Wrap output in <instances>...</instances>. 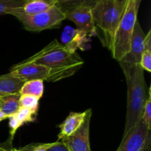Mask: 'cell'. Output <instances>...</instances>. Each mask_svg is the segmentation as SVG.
<instances>
[{
  "label": "cell",
  "mask_w": 151,
  "mask_h": 151,
  "mask_svg": "<svg viewBox=\"0 0 151 151\" xmlns=\"http://www.w3.org/2000/svg\"><path fill=\"white\" fill-rule=\"evenodd\" d=\"M92 111L88 109V113L83 123L79 129L66 138L60 139L69 151H91L89 142V130Z\"/></svg>",
  "instance_id": "ba28073f"
},
{
  "label": "cell",
  "mask_w": 151,
  "mask_h": 151,
  "mask_svg": "<svg viewBox=\"0 0 151 151\" xmlns=\"http://www.w3.org/2000/svg\"><path fill=\"white\" fill-rule=\"evenodd\" d=\"M144 48H145V50L151 51V30L150 29L145 35V41H144Z\"/></svg>",
  "instance_id": "484cf974"
},
{
  "label": "cell",
  "mask_w": 151,
  "mask_h": 151,
  "mask_svg": "<svg viewBox=\"0 0 151 151\" xmlns=\"http://www.w3.org/2000/svg\"><path fill=\"white\" fill-rule=\"evenodd\" d=\"M39 99L32 95H21L19 99V107L29 109L32 111L38 112Z\"/></svg>",
  "instance_id": "ffe728a7"
},
{
  "label": "cell",
  "mask_w": 151,
  "mask_h": 151,
  "mask_svg": "<svg viewBox=\"0 0 151 151\" xmlns=\"http://www.w3.org/2000/svg\"><path fill=\"white\" fill-rule=\"evenodd\" d=\"M10 151H17V150H16V149L12 148V149H11V150H10Z\"/></svg>",
  "instance_id": "f546056e"
},
{
  "label": "cell",
  "mask_w": 151,
  "mask_h": 151,
  "mask_svg": "<svg viewBox=\"0 0 151 151\" xmlns=\"http://www.w3.org/2000/svg\"><path fill=\"white\" fill-rule=\"evenodd\" d=\"M7 118H8V116H7L6 114H4L2 112V111L0 109V122L4 120V119H7Z\"/></svg>",
  "instance_id": "83f0119b"
},
{
  "label": "cell",
  "mask_w": 151,
  "mask_h": 151,
  "mask_svg": "<svg viewBox=\"0 0 151 151\" xmlns=\"http://www.w3.org/2000/svg\"><path fill=\"white\" fill-rule=\"evenodd\" d=\"M61 41L63 45L72 52H76L78 49L83 50V47L88 41V36L83 32L74 29L72 27H66L62 32Z\"/></svg>",
  "instance_id": "8fae6325"
},
{
  "label": "cell",
  "mask_w": 151,
  "mask_h": 151,
  "mask_svg": "<svg viewBox=\"0 0 151 151\" xmlns=\"http://www.w3.org/2000/svg\"><path fill=\"white\" fill-rule=\"evenodd\" d=\"M22 62L44 65L55 69L72 68L78 70L84 63L78 53L69 51L57 40L52 41L36 54Z\"/></svg>",
  "instance_id": "3957f363"
},
{
  "label": "cell",
  "mask_w": 151,
  "mask_h": 151,
  "mask_svg": "<svg viewBox=\"0 0 151 151\" xmlns=\"http://www.w3.org/2000/svg\"><path fill=\"white\" fill-rule=\"evenodd\" d=\"M87 113L88 110L83 112H71L66 119L59 125L58 140L66 138L76 132L83 123Z\"/></svg>",
  "instance_id": "7c38bea8"
},
{
  "label": "cell",
  "mask_w": 151,
  "mask_h": 151,
  "mask_svg": "<svg viewBox=\"0 0 151 151\" xmlns=\"http://www.w3.org/2000/svg\"><path fill=\"white\" fill-rule=\"evenodd\" d=\"M7 119H9V128H10V138L9 139L13 141V137H14L16 131L22 125L17 120L14 114L9 116Z\"/></svg>",
  "instance_id": "603a6c76"
},
{
  "label": "cell",
  "mask_w": 151,
  "mask_h": 151,
  "mask_svg": "<svg viewBox=\"0 0 151 151\" xmlns=\"http://www.w3.org/2000/svg\"><path fill=\"white\" fill-rule=\"evenodd\" d=\"M47 151H69L66 145L60 140L53 143H46Z\"/></svg>",
  "instance_id": "cb8c5ba5"
},
{
  "label": "cell",
  "mask_w": 151,
  "mask_h": 151,
  "mask_svg": "<svg viewBox=\"0 0 151 151\" xmlns=\"http://www.w3.org/2000/svg\"><path fill=\"white\" fill-rule=\"evenodd\" d=\"M141 1L128 0L116 29L111 52L118 62L121 61L130 51L131 40Z\"/></svg>",
  "instance_id": "277c9868"
},
{
  "label": "cell",
  "mask_w": 151,
  "mask_h": 151,
  "mask_svg": "<svg viewBox=\"0 0 151 151\" xmlns=\"http://www.w3.org/2000/svg\"><path fill=\"white\" fill-rule=\"evenodd\" d=\"M116 1H117L118 2L120 3V4H126L128 0H116Z\"/></svg>",
  "instance_id": "f1b7e54d"
},
{
  "label": "cell",
  "mask_w": 151,
  "mask_h": 151,
  "mask_svg": "<svg viewBox=\"0 0 151 151\" xmlns=\"http://www.w3.org/2000/svg\"><path fill=\"white\" fill-rule=\"evenodd\" d=\"M44 81L40 80H32L24 82L20 90V95H32L41 99L44 94Z\"/></svg>",
  "instance_id": "9a60e30c"
},
{
  "label": "cell",
  "mask_w": 151,
  "mask_h": 151,
  "mask_svg": "<svg viewBox=\"0 0 151 151\" xmlns=\"http://www.w3.org/2000/svg\"><path fill=\"white\" fill-rule=\"evenodd\" d=\"M24 83L23 81L10 73L0 75V98L10 94H19Z\"/></svg>",
  "instance_id": "5bb4252c"
},
{
  "label": "cell",
  "mask_w": 151,
  "mask_h": 151,
  "mask_svg": "<svg viewBox=\"0 0 151 151\" xmlns=\"http://www.w3.org/2000/svg\"><path fill=\"white\" fill-rule=\"evenodd\" d=\"M23 4L24 0H0V15L10 14Z\"/></svg>",
  "instance_id": "ac0fdd59"
},
{
  "label": "cell",
  "mask_w": 151,
  "mask_h": 151,
  "mask_svg": "<svg viewBox=\"0 0 151 151\" xmlns=\"http://www.w3.org/2000/svg\"><path fill=\"white\" fill-rule=\"evenodd\" d=\"M12 149V140L9 139L4 143H0V151H10Z\"/></svg>",
  "instance_id": "4316f807"
},
{
  "label": "cell",
  "mask_w": 151,
  "mask_h": 151,
  "mask_svg": "<svg viewBox=\"0 0 151 151\" xmlns=\"http://www.w3.org/2000/svg\"><path fill=\"white\" fill-rule=\"evenodd\" d=\"M20 94H10L1 97L0 109L7 116L16 114L19 109Z\"/></svg>",
  "instance_id": "2e32d148"
},
{
  "label": "cell",
  "mask_w": 151,
  "mask_h": 151,
  "mask_svg": "<svg viewBox=\"0 0 151 151\" xmlns=\"http://www.w3.org/2000/svg\"><path fill=\"white\" fill-rule=\"evenodd\" d=\"M139 65L144 71L151 72V51L144 50L141 56Z\"/></svg>",
  "instance_id": "7402d4cb"
},
{
  "label": "cell",
  "mask_w": 151,
  "mask_h": 151,
  "mask_svg": "<svg viewBox=\"0 0 151 151\" xmlns=\"http://www.w3.org/2000/svg\"><path fill=\"white\" fill-rule=\"evenodd\" d=\"M100 0H58L57 5L65 13L80 6H88L92 8Z\"/></svg>",
  "instance_id": "e0dca14e"
},
{
  "label": "cell",
  "mask_w": 151,
  "mask_h": 151,
  "mask_svg": "<svg viewBox=\"0 0 151 151\" xmlns=\"http://www.w3.org/2000/svg\"><path fill=\"white\" fill-rule=\"evenodd\" d=\"M37 113L38 112L32 111L25 109V108H19L18 111L14 114V115L19 123L21 124V125H23L24 123L35 121Z\"/></svg>",
  "instance_id": "d6986e66"
},
{
  "label": "cell",
  "mask_w": 151,
  "mask_h": 151,
  "mask_svg": "<svg viewBox=\"0 0 151 151\" xmlns=\"http://www.w3.org/2000/svg\"><path fill=\"white\" fill-rule=\"evenodd\" d=\"M127 83V113L124 134L125 137L141 119L143 108L148 98L144 70L139 64L119 61Z\"/></svg>",
  "instance_id": "6da1fadb"
},
{
  "label": "cell",
  "mask_w": 151,
  "mask_h": 151,
  "mask_svg": "<svg viewBox=\"0 0 151 151\" xmlns=\"http://www.w3.org/2000/svg\"><path fill=\"white\" fill-rule=\"evenodd\" d=\"M17 151H47L46 150V144H32L26 146Z\"/></svg>",
  "instance_id": "d4e9b609"
},
{
  "label": "cell",
  "mask_w": 151,
  "mask_h": 151,
  "mask_svg": "<svg viewBox=\"0 0 151 151\" xmlns=\"http://www.w3.org/2000/svg\"><path fill=\"white\" fill-rule=\"evenodd\" d=\"M77 71L78 69L72 68L55 69L44 65L21 62L12 66L10 73L24 82L32 80L56 82L72 76Z\"/></svg>",
  "instance_id": "5b68a950"
},
{
  "label": "cell",
  "mask_w": 151,
  "mask_h": 151,
  "mask_svg": "<svg viewBox=\"0 0 151 151\" xmlns=\"http://www.w3.org/2000/svg\"><path fill=\"white\" fill-rule=\"evenodd\" d=\"M126 4L116 0H100L91 8L93 21L96 29L102 35L101 41L109 51L111 50L114 38Z\"/></svg>",
  "instance_id": "7a4b0ae2"
},
{
  "label": "cell",
  "mask_w": 151,
  "mask_h": 151,
  "mask_svg": "<svg viewBox=\"0 0 151 151\" xmlns=\"http://www.w3.org/2000/svg\"><path fill=\"white\" fill-rule=\"evenodd\" d=\"M0 106H1V99H0Z\"/></svg>",
  "instance_id": "4dcf8cb0"
},
{
  "label": "cell",
  "mask_w": 151,
  "mask_h": 151,
  "mask_svg": "<svg viewBox=\"0 0 151 151\" xmlns=\"http://www.w3.org/2000/svg\"><path fill=\"white\" fill-rule=\"evenodd\" d=\"M145 34L143 32L141 25L137 20L135 24L134 32L131 40L130 51L121 61L132 63V64H139L141 56L145 50Z\"/></svg>",
  "instance_id": "30bf717a"
},
{
  "label": "cell",
  "mask_w": 151,
  "mask_h": 151,
  "mask_svg": "<svg viewBox=\"0 0 151 151\" xmlns=\"http://www.w3.org/2000/svg\"><path fill=\"white\" fill-rule=\"evenodd\" d=\"M116 151H151V129L141 119L125 137Z\"/></svg>",
  "instance_id": "52a82bcc"
},
{
  "label": "cell",
  "mask_w": 151,
  "mask_h": 151,
  "mask_svg": "<svg viewBox=\"0 0 151 151\" xmlns=\"http://www.w3.org/2000/svg\"><path fill=\"white\" fill-rule=\"evenodd\" d=\"M11 15L19 19L26 30L32 32L58 28L61 22L66 19L65 13L58 5L38 14L25 15L14 13Z\"/></svg>",
  "instance_id": "8992f818"
},
{
  "label": "cell",
  "mask_w": 151,
  "mask_h": 151,
  "mask_svg": "<svg viewBox=\"0 0 151 151\" xmlns=\"http://www.w3.org/2000/svg\"><path fill=\"white\" fill-rule=\"evenodd\" d=\"M65 15L66 19H69L75 24L78 30L83 32L88 37L97 35V29L91 13V7L80 6L67 12Z\"/></svg>",
  "instance_id": "9c48e42d"
},
{
  "label": "cell",
  "mask_w": 151,
  "mask_h": 151,
  "mask_svg": "<svg viewBox=\"0 0 151 151\" xmlns=\"http://www.w3.org/2000/svg\"><path fill=\"white\" fill-rule=\"evenodd\" d=\"M58 4V0H24V4L12 13H17L25 15H35L44 13Z\"/></svg>",
  "instance_id": "4fadbf2b"
},
{
  "label": "cell",
  "mask_w": 151,
  "mask_h": 151,
  "mask_svg": "<svg viewBox=\"0 0 151 151\" xmlns=\"http://www.w3.org/2000/svg\"><path fill=\"white\" fill-rule=\"evenodd\" d=\"M151 93L150 92L148 98L145 103L143 108L142 114V119L144 121L145 123L147 125L148 128L151 129Z\"/></svg>",
  "instance_id": "44dd1931"
}]
</instances>
